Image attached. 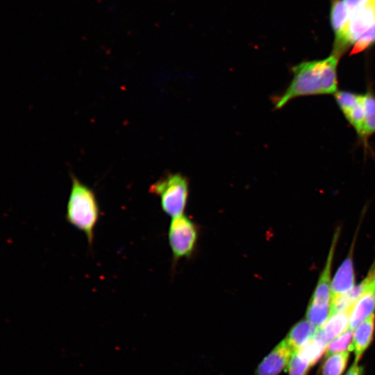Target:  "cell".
Masks as SVG:
<instances>
[{
  "instance_id": "cell-1",
  "label": "cell",
  "mask_w": 375,
  "mask_h": 375,
  "mask_svg": "<svg viewBox=\"0 0 375 375\" xmlns=\"http://www.w3.org/2000/svg\"><path fill=\"white\" fill-rule=\"evenodd\" d=\"M339 56L333 54L317 60L302 62L292 68L293 78L285 92L276 98L275 108L303 96L333 94L337 91Z\"/></svg>"
},
{
  "instance_id": "cell-2",
  "label": "cell",
  "mask_w": 375,
  "mask_h": 375,
  "mask_svg": "<svg viewBox=\"0 0 375 375\" xmlns=\"http://www.w3.org/2000/svg\"><path fill=\"white\" fill-rule=\"evenodd\" d=\"M72 187L67 205L66 219L83 231L91 246L94 230L99 217V207L94 192L71 174Z\"/></svg>"
},
{
  "instance_id": "cell-3",
  "label": "cell",
  "mask_w": 375,
  "mask_h": 375,
  "mask_svg": "<svg viewBox=\"0 0 375 375\" xmlns=\"http://www.w3.org/2000/svg\"><path fill=\"white\" fill-rule=\"evenodd\" d=\"M189 181L180 173L169 174L149 188L160 199L162 210L172 218L183 214L188 201Z\"/></svg>"
},
{
  "instance_id": "cell-4",
  "label": "cell",
  "mask_w": 375,
  "mask_h": 375,
  "mask_svg": "<svg viewBox=\"0 0 375 375\" xmlns=\"http://www.w3.org/2000/svg\"><path fill=\"white\" fill-rule=\"evenodd\" d=\"M198 238V226L188 215L183 214L172 218L168 230V240L174 260L191 257Z\"/></svg>"
},
{
  "instance_id": "cell-5",
  "label": "cell",
  "mask_w": 375,
  "mask_h": 375,
  "mask_svg": "<svg viewBox=\"0 0 375 375\" xmlns=\"http://www.w3.org/2000/svg\"><path fill=\"white\" fill-rule=\"evenodd\" d=\"M349 15L344 49L354 45L375 24V0L356 8Z\"/></svg>"
},
{
  "instance_id": "cell-6",
  "label": "cell",
  "mask_w": 375,
  "mask_h": 375,
  "mask_svg": "<svg viewBox=\"0 0 375 375\" xmlns=\"http://www.w3.org/2000/svg\"><path fill=\"white\" fill-rule=\"evenodd\" d=\"M335 97L344 117L360 137L365 115L364 94L344 90L337 92Z\"/></svg>"
},
{
  "instance_id": "cell-7",
  "label": "cell",
  "mask_w": 375,
  "mask_h": 375,
  "mask_svg": "<svg viewBox=\"0 0 375 375\" xmlns=\"http://www.w3.org/2000/svg\"><path fill=\"white\" fill-rule=\"evenodd\" d=\"M293 353L284 339L260 362L254 375H278L288 368Z\"/></svg>"
},
{
  "instance_id": "cell-8",
  "label": "cell",
  "mask_w": 375,
  "mask_h": 375,
  "mask_svg": "<svg viewBox=\"0 0 375 375\" xmlns=\"http://www.w3.org/2000/svg\"><path fill=\"white\" fill-rule=\"evenodd\" d=\"M339 235L340 229H338L334 233L325 267L310 299V302L311 303L319 305H330L331 266Z\"/></svg>"
},
{
  "instance_id": "cell-9",
  "label": "cell",
  "mask_w": 375,
  "mask_h": 375,
  "mask_svg": "<svg viewBox=\"0 0 375 375\" xmlns=\"http://www.w3.org/2000/svg\"><path fill=\"white\" fill-rule=\"evenodd\" d=\"M375 310V286L368 285L352 306L349 314V328L355 329Z\"/></svg>"
},
{
  "instance_id": "cell-10",
  "label": "cell",
  "mask_w": 375,
  "mask_h": 375,
  "mask_svg": "<svg viewBox=\"0 0 375 375\" xmlns=\"http://www.w3.org/2000/svg\"><path fill=\"white\" fill-rule=\"evenodd\" d=\"M355 274L352 253L343 261L333 277L331 285V300L342 295L354 287Z\"/></svg>"
},
{
  "instance_id": "cell-11",
  "label": "cell",
  "mask_w": 375,
  "mask_h": 375,
  "mask_svg": "<svg viewBox=\"0 0 375 375\" xmlns=\"http://www.w3.org/2000/svg\"><path fill=\"white\" fill-rule=\"evenodd\" d=\"M350 310L340 311L331 315L323 326L318 328L316 336L328 344L344 333L349 328Z\"/></svg>"
},
{
  "instance_id": "cell-12",
  "label": "cell",
  "mask_w": 375,
  "mask_h": 375,
  "mask_svg": "<svg viewBox=\"0 0 375 375\" xmlns=\"http://www.w3.org/2000/svg\"><path fill=\"white\" fill-rule=\"evenodd\" d=\"M375 330V315L372 314L362 322L353 331V350L354 362H358L365 350L371 344Z\"/></svg>"
},
{
  "instance_id": "cell-13",
  "label": "cell",
  "mask_w": 375,
  "mask_h": 375,
  "mask_svg": "<svg viewBox=\"0 0 375 375\" xmlns=\"http://www.w3.org/2000/svg\"><path fill=\"white\" fill-rule=\"evenodd\" d=\"M317 330L307 319H303L293 326L285 340L295 353L316 335Z\"/></svg>"
},
{
  "instance_id": "cell-14",
  "label": "cell",
  "mask_w": 375,
  "mask_h": 375,
  "mask_svg": "<svg viewBox=\"0 0 375 375\" xmlns=\"http://www.w3.org/2000/svg\"><path fill=\"white\" fill-rule=\"evenodd\" d=\"M364 122L360 138L365 142L375 133V96L372 92L364 94Z\"/></svg>"
},
{
  "instance_id": "cell-15",
  "label": "cell",
  "mask_w": 375,
  "mask_h": 375,
  "mask_svg": "<svg viewBox=\"0 0 375 375\" xmlns=\"http://www.w3.org/2000/svg\"><path fill=\"white\" fill-rule=\"evenodd\" d=\"M349 352L326 356L322 367V375H342L348 363Z\"/></svg>"
},
{
  "instance_id": "cell-16",
  "label": "cell",
  "mask_w": 375,
  "mask_h": 375,
  "mask_svg": "<svg viewBox=\"0 0 375 375\" xmlns=\"http://www.w3.org/2000/svg\"><path fill=\"white\" fill-rule=\"evenodd\" d=\"M327 344L316 335L303 346L297 353L314 365L326 353Z\"/></svg>"
},
{
  "instance_id": "cell-17",
  "label": "cell",
  "mask_w": 375,
  "mask_h": 375,
  "mask_svg": "<svg viewBox=\"0 0 375 375\" xmlns=\"http://www.w3.org/2000/svg\"><path fill=\"white\" fill-rule=\"evenodd\" d=\"M330 314V305H319L310 302L306 311V319L317 328H319L328 319Z\"/></svg>"
},
{
  "instance_id": "cell-18",
  "label": "cell",
  "mask_w": 375,
  "mask_h": 375,
  "mask_svg": "<svg viewBox=\"0 0 375 375\" xmlns=\"http://www.w3.org/2000/svg\"><path fill=\"white\" fill-rule=\"evenodd\" d=\"M353 331L348 328L344 333L327 344L326 356L353 350Z\"/></svg>"
},
{
  "instance_id": "cell-19",
  "label": "cell",
  "mask_w": 375,
  "mask_h": 375,
  "mask_svg": "<svg viewBox=\"0 0 375 375\" xmlns=\"http://www.w3.org/2000/svg\"><path fill=\"white\" fill-rule=\"evenodd\" d=\"M308 361L294 353L288 366L289 375H306L311 367Z\"/></svg>"
},
{
  "instance_id": "cell-20",
  "label": "cell",
  "mask_w": 375,
  "mask_h": 375,
  "mask_svg": "<svg viewBox=\"0 0 375 375\" xmlns=\"http://www.w3.org/2000/svg\"><path fill=\"white\" fill-rule=\"evenodd\" d=\"M375 42V24L353 45L351 53H359Z\"/></svg>"
},
{
  "instance_id": "cell-21",
  "label": "cell",
  "mask_w": 375,
  "mask_h": 375,
  "mask_svg": "<svg viewBox=\"0 0 375 375\" xmlns=\"http://www.w3.org/2000/svg\"><path fill=\"white\" fill-rule=\"evenodd\" d=\"M371 1L372 0H344L349 13Z\"/></svg>"
},
{
  "instance_id": "cell-22",
  "label": "cell",
  "mask_w": 375,
  "mask_h": 375,
  "mask_svg": "<svg viewBox=\"0 0 375 375\" xmlns=\"http://www.w3.org/2000/svg\"><path fill=\"white\" fill-rule=\"evenodd\" d=\"M364 369L362 366L358 365V362H353L352 365L345 375H363Z\"/></svg>"
}]
</instances>
